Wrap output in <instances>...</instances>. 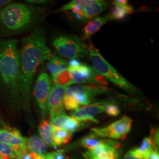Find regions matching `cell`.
I'll use <instances>...</instances> for the list:
<instances>
[{
	"instance_id": "cell-1",
	"label": "cell",
	"mask_w": 159,
	"mask_h": 159,
	"mask_svg": "<svg viewBox=\"0 0 159 159\" xmlns=\"http://www.w3.org/2000/svg\"><path fill=\"white\" fill-rule=\"evenodd\" d=\"M52 56L51 51L46 43V32L38 27L23 39L19 49V89L21 102L27 110L30 108L31 91L34 75L41 64Z\"/></svg>"
},
{
	"instance_id": "cell-2",
	"label": "cell",
	"mask_w": 159,
	"mask_h": 159,
	"mask_svg": "<svg viewBox=\"0 0 159 159\" xmlns=\"http://www.w3.org/2000/svg\"><path fill=\"white\" fill-rule=\"evenodd\" d=\"M19 76L18 41L0 39V92L13 105L21 102Z\"/></svg>"
},
{
	"instance_id": "cell-3",
	"label": "cell",
	"mask_w": 159,
	"mask_h": 159,
	"mask_svg": "<svg viewBox=\"0 0 159 159\" xmlns=\"http://www.w3.org/2000/svg\"><path fill=\"white\" fill-rule=\"evenodd\" d=\"M35 12L24 4L10 3L0 10V29L5 33L14 34L34 22Z\"/></svg>"
},
{
	"instance_id": "cell-4",
	"label": "cell",
	"mask_w": 159,
	"mask_h": 159,
	"mask_svg": "<svg viewBox=\"0 0 159 159\" xmlns=\"http://www.w3.org/2000/svg\"><path fill=\"white\" fill-rule=\"evenodd\" d=\"M87 48L93 68L97 73L104 76L106 79L110 80L123 90L131 94L136 93V88L108 63L97 48L92 45H90Z\"/></svg>"
},
{
	"instance_id": "cell-5",
	"label": "cell",
	"mask_w": 159,
	"mask_h": 159,
	"mask_svg": "<svg viewBox=\"0 0 159 159\" xmlns=\"http://www.w3.org/2000/svg\"><path fill=\"white\" fill-rule=\"evenodd\" d=\"M52 44L61 56L68 59H77L88 54V48L79 37L63 35L54 39Z\"/></svg>"
},
{
	"instance_id": "cell-6",
	"label": "cell",
	"mask_w": 159,
	"mask_h": 159,
	"mask_svg": "<svg viewBox=\"0 0 159 159\" xmlns=\"http://www.w3.org/2000/svg\"><path fill=\"white\" fill-rule=\"evenodd\" d=\"M108 91L104 85H79L66 88L64 96L73 98L78 105L88 106L92 104L95 96Z\"/></svg>"
},
{
	"instance_id": "cell-7",
	"label": "cell",
	"mask_w": 159,
	"mask_h": 159,
	"mask_svg": "<svg viewBox=\"0 0 159 159\" xmlns=\"http://www.w3.org/2000/svg\"><path fill=\"white\" fill-rule=\"evenodd\" d=\"M133 120L127 116L104 127L92 128L91 130L98 136L110 140L124 138L130 131Z\"/></svg>"
},
{
	"instance_id": "cell-8",
	"label": "cell",
	"mask_w": 159,
	"mask_h": 159,
	"mask_svg": "<svg viewBox=\"0 0 159 159\" xmlns=\"http://www.w3.org/2000/svg\"><path fill=\"white\" fill-rule=\"evenodd\" d=\"M51 89V80L48 75L46 73H41L36 80L34 95L43 118H45L48 113L47 102Z\"/></svg>"
},
{
	"instance_id": "cell-9",
	"label": "cell",
	"mask_w": 159,
	"mask_h": 159,
	"mask_svg": "<svg viewBox=\"0 0 159 159\" xmlns=\"http://www.w3.org/2000/svg\"><path fill=\"white\" fill-rule=\"evenodd\" d=\"M66 89V87L54 84L51 87L48 98V111L50 119L63 114H66L63 106V98Z\"/></svg>"
},
{
	"instance_id": "cell-10",
	"label": "cell",
	"mask_w": 159,
	"mask_h": 159,
	"mask_svg": "<svg viewBox=\"0 0 159 159\" xmlns=\"http://www.w3.org/2000/svg\"><path fill=\"white\" fill-rule=\"evenodd\" d=\"M108 102L104 100L99 102H94L84 107L77 108L74 110L71 116L72 117L79 121H90L98 123L95 116L104 112V109Z\"/></svg>"
},
{
	"instance_id": "cell-11",
	"label": "cell",
	"mask_w": 159,
	"mask_h": 159,
	"mask_svg": "<svg viewBox=\"0 0 159 159\" xmlns=\"http://www.w3.org/2000/svg\"><path fill=\"white\" fill-rule=\"evenodd\" d=\"M73 83L75 84H96L95 77L97 73L89 66L80 63L73 68H68Z\"/></svg>"
},
{
	"instance_id": "cell-12",
	"label": "cell",
	"mask_w": 159,
	"mask_h": 159,
	"mask_svg": "<svg viewBox=\"0 0 159 159\" xmlns=\"http://www.w3.org/2000/svg\"><path fill=\"white\" fill-rule=\"evenodd\" d=\"M25 139L26 137L23 136L20 131L15 128L9 126L0 127V142L13 147L26 149Z\"/></svg>"
},
{
	"instance_id": "cell-13",
	"label": "cell",
	"mask_w": 159,
	"mask_h": 159,
	"mask_svg": "<svg viewBox=\"0 0 159 159\" xmlns=\"http://www.w3.org/2000/svg\"><path fill=\"white\" fill-rule=\"evenodd\" d=\"M114 7L110 16L111 20H121L127 15L133 13L134 10L126 0H116L113 1Z\"/></svg>"
},
{
	"instance_id": "cell-14",
	"label": "cell",
	"mask_w": 159,
	"mask_h": 159,
	"mask_svg": "<svg viewBox=\"0 0 159 159\" xmlns=\"http://www.w3.org/2000/svg\"><path fill=\"white\" fill-rule=\"evenodd\" d=\"M110 20V14L93 18L85 24L83 29V37L85 39H90Z\"/></svg>"
},
{
	"instance_id": "cell-15",
	"label": "cell",
	"mask_w": 159,
	"mask_h": 159,
	"mask_svg": "<svg viewBox=\"0 0 159 159\" xmlns=\"http://www.w3.org/2000/svg\"><path fill=\"white\" fill-rule=\"evenodd\" d=\"M25 148L29 152L36 154L39 156L44 155L47 153V147L40 137L33 135L25 139Z\"/></svg>"
},
{
	"instance_id": "cell-16",
	"label": "cell",
	"mask_w": 159,
	"mask_h": 159,
	"mask_svg": "<svg viewBox=\"0 0 159 159\" xmlns=\"http://www.w3.org/2000/svg\"><path fill=\"white\" fill-rule=\"evenodd\" d=\"M39 131L41 139L46 143V145L57 149V147L54 144L53 140L54 129L48 120H43L40 122L39 126Z\"/></svg>"
},
{
	"instance_id": "cell-17",
	"label": "cell",
	"mask_w": 159,
	"mask_h": 159,
	"mask_svg": "<svg viewBox=\"0 0 159 159\" xmlns=\"http://www.w3.org/2000/svg\"><path fill=\"white\" fill-rule=\"evenodd\" d=\"M106 7L107 3L105 1L96 0L94 3L83 8V19L90 20L94 18L102 13Z\"/></svg>"
},
{
	"instance_id": "cell-18",
	"label": "cell",
	"mask_w": 159,
	"mask_h": 159,
	"mask_svg": "<svg viewBox=\"0 0 159 159\" xmlns=\"http://www.w3.org/2000/svg\"><path fill=\"white\" fill-rule=\"evenodd\" d=\"M68 67V62L66 60L52 55L47 63V68L52 75L66 70Z\"/></svg>"
},
{
	"instance_id": "cell-19",
	"label": "cell",
	"mask_w": 159,
	"mask_h": 159,
	"mask_svg": "<svg viewBox=\"0 0 159 159\" xmlns=\"http://www.w3.org/2000/svg\"><path fill=\"white\" fill-rule=\"evenodd\" d=\"M153 150L156 149L154 148L153 142L150 137H147L143 140L138 148L131 150V152L143 159H148L149 154Z\"/></svg>"
},
{
	"instance_id": "cell-20",
	"label": "cell",
	"mask_w": 159,
	"mask_h": 159,
	"mask_svg": "<svg viewBox=\"0 0 159 159\" xmlns=\"http://www.w3.org/2000/svg\"><path fill=\"white\" fill-rule=\"evenodd\" d=\"M27 151L26 149L13 147L0 142V158L1 159H16L17 156Z\"/></svg>"
},
{
	"instance_id": "cell-21",
	"label": "cell",
	"mask_w": 159,
	"mask_h": 159,
	"mask_svg": "<svg viewBox=\"0 0 159 159\" xmlns=\"http://www.w3.org/2000/svg\"><path fill=\"white\" fill-rule=\"evenodd\" d=\"M109 139H106L98 136L94 133L83 137L81 140V146L87 149L91 150L100 146L102 144L108 142Z\"/></svg>"
},
{
	"instance_id": "cell-22",
	"label": "cell",
	"mask_w": 159,
	"mask_h": 159,
	"mask_svg": "<svg viewBox=\"0 0 159 159\" xmlns=\"http://www.w3.org/2000/svg\"><path fill=\"white\" fill-rule=\"evenodd\" d=\"M72 139V134L63 129H54L53 140L54 144L60 146L69 143Z\"/></svg>"
},
{
	"instance_id": "cell-23",
	"label": "cell",
	"mask_w": 159,
	"mask_h": 159,
	"mask_svg": "<svg viewBox=\"0 0 159 159\" xmlns=\"http://www.w3.org/2000/svg\"><path fill=\"white\" fill-rule=\"evenodd\" d=\"M52 80L54 83V84L62 85L66 87L74 84L67 70L63 71L58 74L52 75Z\"/></svg>"
},
{
	"instance_id": "cell-24",
	"label": "cell",
	"mask_w": 159,
	"mask_h": 159,
	"mask_svg": "<svg viewBox=\"0 0 159 159\" xmlns=\"http://www.w3.org/2000/svg\"><path fill=\"white\" fill-rule=\"evenodd\" d=\"M96 0H73L64 5L60 9V11H67L74 8H84L94 3Z\"/></svg>"
},
{
	"instance_id": "cell-25",
	"label": "cell",
	"mask_w": 159,
	"mask_h": 159,
	"mask_svg": "<svg viewBox=\"0 0 159 159\" xmlns=\"http://www.w3.org/2000/svg\"><path fill=\"white\" fill-rule=\"evenodd\" d=\"M81 127V123L79 120L68 116L63 127V130L67 131L71 134L76 132Z\"/></svg>"
},
{
	"instance_id": "cell-26",
	"label": "cell",
	"mask_w": 159,
	"mask_h": 159,
	"mask_svg": "<svg viewBox=\"0 0 159 159\" xmlns=\"http://www.w3.org/2000/svg\"><path fill=\"white\" fill-rule=\"evenodd\" d=\"M104 111L107 114L108 116L112 117L117 116L120 113L119 107L115 103L109 102H107L105 107Z\"/></svg>"
},
{
	"instance_id": "cell-27",
	"label": "cell",
	"mask_w": 159,
	"mask_h": 159,
	"mask_svg": "<svg viewBox=\"0 0 159 159\" xmlns=\"http://www.w3.org/2000/svg\"><path fill=\"white\" fill-rule=\"evenodd\" d=\"M43 156L46 159H67L62 150H57L54 152L46 153Z\"/></svg>"
},
{
	"instance_id": "cell-28",
	"label": "cell",
	"mask_w": 159,
	"mask_h": 159,
	"mask_svg": "<svg viewBox=\"0 0 159 159\" xmlns=\"http://www.w3.org/2000/svg\"><path fill=\"white\" fill-rule=\"evenodd\" d=\"M149 137L153 142L154 148L157 150H159V130L157 129H153L151 131V136Z\"/></svg>"
},
{
	"instance_id": "cell-29",
	"label": "cell",
	"mask_w": 159,
	"mask_h": 159,
	"mask_svg": "<svg viewBox=\"0 0 159 159\" xmlns=\"http://www.w3.org/2000/svg\"><path fill=\"white\" fill-rule=\"evenodd\" d=\"M41 156L26 151L23 153L19 154L16 159H40Z\"/></svg>"
},
{
	"instance_id": "cell-30",
	"label": "cell",
	"mask_w": 159,
	"mask_h": 159,
	"mask_svg": "<svg viewBox=\"0 0 159 159\" xmlns=\"http://www.w3.org/2000/svg\"><path fill=\"white\" fill-rule=\"evenodd\" d=\"M122 159H144L142 158V157H139V156H136V155H135L133 153L131 152V150L130 151H129L128 152H127L125 154V155L124 156V157H123V158Z\"/></svg>"
},
{
	"instance_id": "cell-31",
	"label": "cell",
	"mask_w": 159,
	"mask_h": 159,
	"mask_svg": "<svg viewBox=\"0 0 159 159\" xmlns=\"http://www.w3.org/2000/svg\"><path fill=\"white\" fill-rule=\"evenodd\" d=\"M148 159H159V151L153 150L150 153Z\"/></svg>"
},
{
	"instance_id": "cell-32",
	"label": "cell",
	"mask_w": 159,
	"mask_h": 159,
	"mask_svg": "<svg viewBox=\"0 0 159 159\" xmlns=\"http://www.w3.org/2000/svg\"><path fill=\"white\" fill-rule=\"evenodd\" d=\"M27 2H28L30 4H44L48 3V1L46 0H27Z\"/></svg>"
},
{
	"instance_id": "cell-33",
	"label": "cell",
	"mask_w": 159,
	"mask_h": 159,
	"mask_svg": "<svg viewBox=\"0 0 159 159\" xmlns=\"http://www.w3.org/2000/svg\"><path fill=\"white\" fill-rule=\"evenodd\" d=\"M11 1L10 0H0V7H4L7 6L10 4Z\"/></svg>"
},
{
	"instance_id": "cell-34",
	"label": "cell",
	"mask_w": 159,
	"mask_h": 159,
	"mask_svg": "<svg viewBox=\"0 0 159 159\" xmlns=\"http://www.w3.org/2000/svg\"><path fill=\"white\" fill-rule=\"evenodd\" d=\"M0 126L2 127H6L8 126V125H7L6 121L4 120V119H2V117H1V114H0Z\"/></svg>"
},
{
	"instance_id": "cell-35",
	"label": "cell",
	"mask_w": 159,
	"mask_h": 159,
	"mask_svg": "<svg viewBox=\"0 0 159 159\" xmlns=\"http://www.w3.org/2000/svg\"><path fill=\"white\" fill-rule=\"evenodd\" d=\"M46 159L45 157H44V156H43V155H42L41 156V159Z\"/></svg>"
},
{
	"instance_id": "cell-36",
	"label": "cell",
	"mask_w": 159,
	"mask_h": 159,
	"mask_svg": "<svg viewBox=\"0 0 159 159\" xmlns=\"http://www.w3.org/2000/svg\"><path fill=\"white\" fill-rule=\"evenodd\" d=\"M0 159H1V158H0Z\"/></svg>"
}]
</instances>
